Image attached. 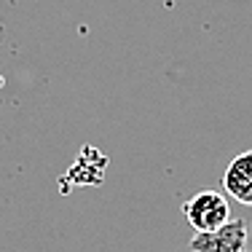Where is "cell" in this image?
<instances>
[{
	"mask_svg": "<svg viewBox=\"0 0 252 252\" xmlns=\"http://www.w3.org/2000/svg\"><path fill=\"white\" fill-rule=\"evenodd\" d=\"M223 185H225V193L231 199L252 207V151L239 153L228 164V169L223 175Z\"/></svg>",
	"mask_w": 252,
	"mask_h": 252,
	"instance_id": "obj_3",
	"label": "cell"
},
{
	"mask_svg": "<svg viewBox=\"0 0 252 252\" xmlns=\"http://www.w3.org/2000/svg\"><path fill=\"white\" fill-rule=\"evenodd\" d=\"M183 215L199 233H209L231 220V204L220 190H199L183 204Z\"/></svg>",
	"mask_w": 252,
	"mask_h": 252,
	"instance_id": "obj_1",
	"label": "cell"
},
{
	"mask_svg": "<svg viewBox=\"0 0 252 252\" xmlns=\"http://www.w3.org/2000/svg\"><path fill=\"white\" fill-rule=\"evenodd\" d=\"M247 223L239 218H231L225 225H220L218 231L199 233L196 231L190 250L193 252H244L247 244Z\"/></svg>",
	"mask_w": 252,
	"mask_h": 252,
	"instance_id": "obj_2",
	"label": "cell"
}]
</instances>
